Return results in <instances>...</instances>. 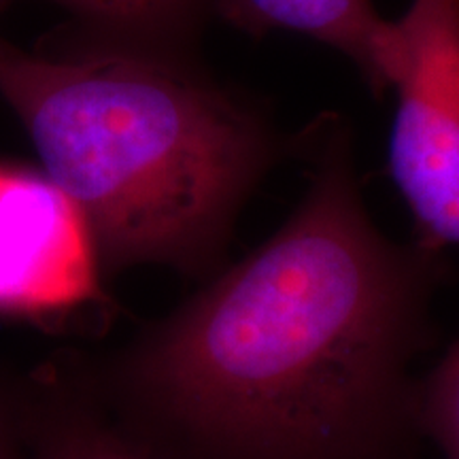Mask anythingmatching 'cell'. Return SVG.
Here are the masks:
<instances>
[{"instance_id": "obj_6", "label": "cell", "mask_w": 459, "mask_h": 459, "mask_svg": "<svg viewBox=\"0 0 459 459\" xmlns=\"http://www.w3.org/2000/svg\"><path fill=\"white\" fill-rule=\"evenodd\" d=\"M230 24L251 34L291 32L347 56L377 96L387 94L392 22L372 0H215Z\"/></svg>"}, {"instance_id": "obj_3", "label": "cell", "mask_w": 459, "mask_h": 459, "mask_svg": "<svg viewBox=\"0 0 459 459\" xmlns=\"http://www.w3.org/2000/svg\"><path fill=\"white\" fill-rule=\"evenodd\" d=\"M387 91L395 111L389 172L419 247L459 245V0H412L392 22Z\"/></svg>"}, {"instance_id": "obj_4", "label": "cell", "mask_w": 459, "mask_h": 459, "mask_svg": "<svg viewBox=\"0 0 459 459\" xmlns=\"http://www.w3.org/2000/svg\"><path fill=\"white\" fill-rule=\"evenodd\" d=\"M100 274L74 200L45 170L0 162V315L37 319L100 302Z\"/></svg>"}, {"instance_id": "obj_7", "label": "cell", "mask_w": 459, "mask_h": 459, "mask_svg": "<svg viewBox=\"0 0 459 459\" xmlns=\"http://www.w3.org/2000/svg\"><path fill=\"white\" fill-rule=\"evenodd\" d=\"M66 9L90 39L175 51L196 28L204 0H48Z\"/></svg>"}, {"instance_id": "obj_9", "label": "cell", "mask_w": 459, "mask_h": 459, "mask_svg": "<svg viewBox=\"0 0 459 459\" xmlns=\"http://www.w3.org/2000/svg\"><path fill=\"white\" fill-rule=\"evenodd\" d=\"M0 459H28L20 395L0 392Z\"/></svg>"}, {"instance_id": "obj_5", "label": "cell", "mask_w": 459, "mask_h": 459, "mask_svg": "<svg viewBox=\"0 0 459 459\" xmlns=\"http://www.w3.org/2000/svg\"><path fill=\"white\" fill-rule=\"evenodd\" d=\"M28 459H177L102 392L94 372L49 370L20 392Z\"/></svg>"}, {"instance_id": "obj_2", "label": "cell", "mask_w": 459, "mask_h": 459, "mask_svg": "<svg viewBox=\"0 0 459 459\" xmlns=\"http://www.w3.org/2000/svg\"><path fill=\"white\" fill-rule=\"evenodd\" d=\"M0 96L43 170L82 209L102 273H217L273 156L245 102L175 51L90 39L24 51L0 39Z\"/></svg>"}, {"instance_id": "obj_10", "label": "cell", "mask_w": 459, "mask_h": 459, "mask_svg": "<svg viewBox=\"0 0 459 459\" xmlns=\"http://www.w3.org/2000/svg\"><path fill=\"white\" fill-rule=\"evenodd\" d=\"M11 3V0H0V13H3V9L7 7V4Z\"/></svg>"}, {"instance_id": "obj_1", "label": "cell", "mask_w": 459, "mask_h": 459, "mask_svg": "<svg viewBox=\"0 0 459 459\" xmlns=\"http://www.w3.org/2000/svg\"><path fill=\"white\" fill-rule=\"evenodd\" d=\"M434 255L378 232L336 152L277 234L94 377L177 459H417Z\"/></svg>"}, {"instance_id": "obj_8", "label": "cell", "mask_w": 459, "mask_h": 459, "mask_svg": "<svg viewBox=\"0 0 459 459\" xmlns=\"http://www.w3.org/2000/svg\"><path fill=\"white\" fill-rule=\"evenodd\" d=\"M419 426L446 459H459V342L419 381Z\"/></svg>"}]
</instances>
